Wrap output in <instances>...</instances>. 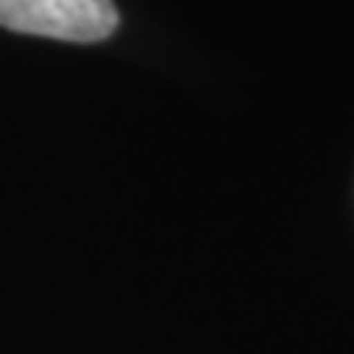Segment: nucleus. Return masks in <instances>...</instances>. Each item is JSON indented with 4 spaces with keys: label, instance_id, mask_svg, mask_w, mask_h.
I'll return each instance as SVG.
<instances>
[{
    "label": "nucleus",
    "instance_id": "obj_1",
    "mask_svg": "<svg viewBox=\"0 0 354 354\" xmlns=\"http://www.w3.org/2000/svg\"><path fill=\"white\" fill-rule=\"evenodd\" d=\"M0 27L24 36L92 44L118 27L113 0H0Z\"/></svg>",
    "mask_w": 354,
    "mask_h": 354
}]
</instances>
